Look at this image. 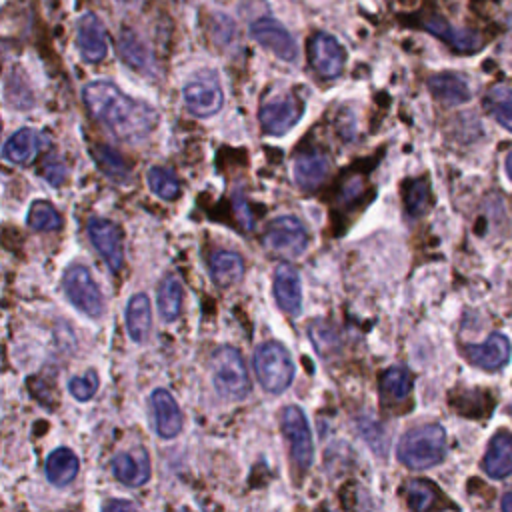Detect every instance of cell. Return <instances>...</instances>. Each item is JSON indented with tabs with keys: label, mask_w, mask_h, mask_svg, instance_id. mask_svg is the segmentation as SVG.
I'll return each instance as SVG.
<instances>
[{
	"label": "cell",
	"mask_w": 512,
	"mask_h": 512,
	"mask_svg": "<svg viewBox=\"0 0 512 512\" xmlns=\"http://www.w3.org/2000/svg\"><path fill=\"white\" fill-rule=\"evenodd\" d=\"M150 300L146 294H134L126 304V328L134 342H144L150 332Z\"/></svg>",
	"instance_id": "cell-23"
},
{
	"label": "cell",
	"mask_w": 512,
	"mask_h": 512,
	"mask_svg": "<svg viewBox=\"0 0 512 512\" xmlns=\"http://www.w3.org/2000/svg\"><path fill=\"white\" fill-rule=\"evenodd\" d=\"M112 474L122 484L136 488L146 484L150 478V464L146 458V452H120L112 458Z\"/></svg>",
	"instance_id": "cell-18"
},
{
	"label": "cell",
	"mask_w": 512,
	"mask_h": 512,
	"mask_svg": "<svg viewBox=\"0 0 512 512\" xmlns=\"http://www.w3.org/2000/svg\"><path fill=\"white\" fill-rule=\"evenodd\" d=\"M254 372L266 392H284L294 378V364L280 342H264L254 352Z\"/></svg>",
	"instance_id": "cell-3"
},
{
	"label": "cell",
	"mask_w": 512,
	"mask_h": 512,
	"mask_svg": "<svg viewBox=\"0 0 512 512\" xmlns=\"http://www.w3.org/2000/svg\"><path fill=\"white\" fill-rule=\"evenodd\" d=\"M426 204H428V182L414 180L406 190V208L412 216H418L424 212Z\"/></svg>",
	"instance_id": "cell-34"
},
{
	"label": "cell",
	"mask_w": 512,
	"mask_h": 512,
	"mask_svg": "<svg viewBox=\"0 0 512 512\" xmlns=\"http://www.w3.org/2000/svg\"><path fill=\"white\" fill-rule=\"evenodd\" d=\"M328 174V160L320 152L300 154L294 162V180L302 190H314Z\"/></svg>",
	"instance_id": "cell-21"
},
{
	"label": "cell",
	"mask_w": 512,
	"mask_h": 512,
	"mask_svg": "<svg viewBox=\"0 0 512 512\" xmlns=\"http://www.w3.org/2000/svg\"><path fill=\"white\" fill-rule=\"evenodd\" d=\"M426 28L432 34H436L438 38H442L444 42H448L452 48L460 50V52H472L480 46V38L474 32L464 30V28H456V26L444 22V20L434 18V20L426 22Z\"/></svg>",
	"instance_id": "cell-25"
},
{
	"label": "cell",
	"mask_w": 512,
	"mask_h": 512,
	"mask_svg": "<svg viewBox=\"0 0 512 512\" xmlns=\"http://www.w3.org/2000/svg\"><path fill=\"white\" fill-rule=\"evenodd\" d=\"M44 178L50 182V184H60L62 182V178H64V166L62 164H50V166H46V170H44Z\"/></svg>",
	"instance_id": "cell-36"
},
{
	"label": "cell",
	"mask_w": 512,
	"mask_h": 512,
	"mask_svg": "<svg viewBox=\"0 0 512 512\" xmlns=\"http://www.w3.org/2000/svg\"><path fill=\"white\" fill-rule=\"evenodd\" d=\"M264 244L274 254L296 258L308 246V232L296 216H278L268 224Z\"/></svg>",
	"instance_id": "cell-6"
},
{
	"label": "cell",
	"mask_w": 512,
	"mask_h": 512,
	"mask_svg": "<svg viewBox=\"0 0 512 512\" xmlns=\"http://www.w3.org/2000/svg\"><path fill=\"white\" fill-rule=\"evenodd\" d=\"M506 172H508V176H510V180H512V150H510V154L506 156Z\"/></svg>",
	"instance_id": "cell-39"
},
{
	"label": "cell",
	"mask_w": 512,
	"mask_h": 512,
	"mask_svg": "<svg viewBox=\"0 0 512 512\" xmlns=\"http://www.w3.org/2000/svg\"><path fill=\"white\" fill-rule=\"evenodd\" d=\"M468 360L484 370H498L510 358V342L502 332H494L486 342L466 348Z\"/></svg>",
	"instance_id": "cell-15"
},
{
	"label": "cell",
	"mask_w": 512,
	"mask_h": 512,
	"mask_svg": "<svg viewBox=\"0 0 512 512\" xmlns=\"http://www.w3.org/2000/svg\"><path fill=\"white\" fill-rule=\"evenodd\" d=\"M120 54L122 58L136 70L148 72L150 70V56L144 50L142 42L132 34V32H124L120 38Z\"/></svg>",
	"instance_id": "cell-32"
},
{
	"label": "cell",
	"mask_w": 512,
	"mask_h": 512,
	"mask_svg": "<svg viewBox=\"0 0 512 512\" xmlns=\"http://www.w3.org/2000/svg\"><path fill=\"white\" fill-rule=\"evenodd\" d=\"M302 116V102L294 96H280L274 100H268L260 112L258 120L268 134H284L288 132Z\"/></svg>",
	"instance_id": "cell-12"
},
{
	"label": "cell",
	"mask_w": 512,
	"mask_h": 512,
	"mask_svg": "<svg viewBox=\"0 0 512 512\" xmlns=\"http://www.w3.org/2000/svg\"><path fill=\"white\" fill-rule=\"evenodd\" d=\"M150 406L154 414V428L160 438H174L182 430V414L168 390H154L150 396Z\"/></svg>",
	"instance_id": "cell-14"
},
{
	"label": "cell",
	"mask_w": 512,
	"mask_h": 512,
	"mask_svg": "<svg viewBox=\"0 0 512 512\" xmlns=\"http://www.w3.org/2000/svg\"><path fill=\"white\" fill-rule=\"evenodd\" d=\"M64 292L68 300L86 316L98 318L104 312V298L90 272L84 266H70L64 274Z\"/></svg>",
	"instance_id": "cell-7"
},
{
	"label": "cell",
	"mask_w": 512,
	"mask_h": 512,
	"mask_svg": "<svg viewBox=\"0 0 512 512\" xmlns=\"http://www.w3.org/2000/svg\"><path fill=\"white\" fill-rule=\"evenodd\" d=\"M210 272H212V280L218 286L228 288L242 278V272H244L242 256L236 252H230V250L216 252L210 258Z\"/></svg>",
	"instance_id": "cell-24"
},
{
	"label": "cell",
	"mask_w": 512,
	"mask_h": 512,
	"mask_svg": "<svg viewBox=\"0 0 512 512\" xmlns=\"http://www.w3.org/2000/svg\"><path fill=\"white\" fill-rule=\"evenodd\" d=\"M282 432L290 444L292 464L300 472H306L314 458V446H312V432H310L306 414L302 412L300 406L292 404L282 410Z\"/></svg>",
	"instance_id": "cell-5"
},
{
	"label": "cell",
	"mask_w": 512,
	"mask_h": 512,
	"mask_svg": "<svg viewBox=\"0 0 512 512\" xmlns=\"http://www.w3.org/2000/svg\"><path fill=\"white\" fill-rule=\"evenodd\" d=\"M308 56L312 68L322 78H336L342 72L346 60V52L340 46V42L326 32H320L312 38L308 46Z\"/></svg>",
	"instance_id": "cell-11"
},
{
	"label": "cell",
	"mask_w": 512,
	"mask_h": 512,
	"mask_svg": "<svg viewBox=\"0 0 512 512\" xmlns=\"http://www.w3.org/2000/svg\"><path fill=\"white\" fill-rule=\"evenodd\" d=\"M212 374L218 394L228 400H242L250 390L244 360L232 346H224L214 354Z\"/></svg>",
	"instance_id": "cell-4"
},
{
	"label": "cell",
	"mask_w": 512,
	"mask_h": 512,
	"mask_svg": "<svg viewBox=\"0 0 512 512\" xmlns=\"http://www.w3.org/2000/svg\"><path fill=\"white\" fill-rule=\"evenodd\" d=\"M250 36L270 50L276 58L284 62H296L298 60V44L294 36L274 18H258L250 26Z\"/></svg>",
	"instance_id": "cell-8"
},
{
	"label": "cell",
	"mask_w": 512,
	"mask_h": 512,
	"mask_svg": "<svg viewBox=\"0 0 512 512\" xmlns=\"http://www.w3.org/2000/svg\"><path fill=\"white\" fill-rule=\"evenodd\" d=\"M68 390L80 402L90 400L96 394V390H98V376H96V372L88 370L84 376H74L70 380V384H68Z\"/></svg>",
	"instance_id": "cell-33"
},
{
	"label": "cell",
	"mask_w": 512,
	"mask_h": 512,
	"mask_svg": "<svg viewBox=\"0 0 512 512\" xmlns=\"http://www.w3.org/2000/svg\"><path fill=\"white\" fill-rule=\"evenodd\" d=\"M274 296L278 306L288 314H298L302 306L300 274L290 264H278L274 272Z\"/></svg>",
	"instance_id": "cell-17"
},
{
	"label": "cell",
	"mask_w": 512,
	"mask_h": 512,
	"mask_svg": "<svg viewBox=\"0 0 512 512\" xmlns=\"http://www.w3.org/2000/svg\"><path fill=\"white\" fill-rule=\"evenodd\" d=\"M434 500V494H432V488L420 480H414L408 484V504L410 508L414 510H426L430 508Z\"/></svg>",
	"instance_id": "cell-35"
},
{
	"label": "cell",
	"mask_w": 512,
	"mask_h": 512,
	"mask_svg": "<svg viewBox=\"0 0 512 512\" xmlns=\"http://www.w3.org/2000/svg\"><path fill=\"white\" fill-rule=\"evenodd\" d=\"M412 390V376L404 366H392L382 374L380 394L382 402H400Z\"/></svg>",
	"instance_id": "cell-26"
},
{
	"label": "cell",
	"mask_w": 512,
	"mask_h": 512,
	"mask_svg": "<svg viewBox=\"0 0 512 512\" xmlns=\"http://www.w3.org/2000/svg\"><path fill=\"white\" fill-rule=\"evenodd\" d=\"M182 306V286L174 276H166L158 286V310L166 322L176 320Z\"/></svg>",
	"instance_id": "cell-28"
},
{
	"label": "cell",
	"mask_w": 512,
	"mask_h": 512,
	"mask_svg": "<svg viewBox=\"0 0 512 512\" xmlns=\"http://www.w3.org/2000/svg\"><path fill=\"white\" fill-rule=\"evenodd\" d=\"M482 470L494 478H506L512 474V434L500 430L488 442L486 454L482 458Z\"/></svg>",
	"instance_id": "cell-16"
},
{
	"label": "cell",
	"mask_w": 512,
	"mask_h": 512,
	"mask_svg": "<svg viewBox=\"0 0 512 512\" xmlns=\"http://www.w3.org/2000/svg\"><path fill=\"white\" fill-rule=\"evenodd\" d=\"M94 158H96V164L98 168L114 182H128L130 178V170L124 162V158L110 146H96L94 148Z\"/></svg>",
	"instance_id": "cell-29"
},
{
	"label": "cell",
	"mask_w": 512,
	"mask_h": 512,
	"mask_svg": "<svg viewBox=\"0 0 512 512\" xmlns=\"http://www.w3.org/2000/svg\"><path fill=\"white\" fill-rule=\"evenodd\" d=\"M104 508H134L130 502H108Z\"/></svg>",
	"instance_id": "cell-38"
},
{
	"label": "cell",
	"mask_w": 512,
	"mask_h": 512,
	"mask_svg": "<svg viewBox=\"0 0 512 512\" xmlns=\"http://www.w3.org/2000/svg\"><path fill=\"white\" fill-rule=\"evenodd\" d=\"M82 98L90 114L120 140H142L158 124V114L152 106L126 96L112 82L96 80L86 84Z\"/></svg>",
	"instance_id": "cell-1"
},
{
	"label": "cell",
	"mask_w": 512,
	"mask_h": 512,
	"mask_svg": "<svg viewBox=\"0 0 512 512\" xmlns=\"http://www.w3.org/2000/svg\"><path fill=\"white\" fill-rule=\"evenodd\" d=\"M428 88L430 92L444 104L456 106V104H464L470 100V88L468 82L454 74V72H442L436 74L428 80Z\"/></svg>",
	"instance_id": "cell-20"
},
{
	"label": "cell",
	"mask_w": 512,
	"mask_h": 512,
	"mask_svg": "<svg viewBox=\"0 0 512 512\" xmlns=\"http://www.w3.org/2000/svg\"><path fill=\"white\" fill-rule=\"evenodd\" d=\"M184 102L188 110L196 116H212L222 108L224 96L222 88L216 80L214 74L204 72L194 76L186 86H184Z\"/></svg>",
	"instance_id": "cell-9"
},
{
	"label": "cell",
	"mask_w": 512,
	"mask_h": 512,
	"mask_svg": "<svg viewBox=\"0 0 512 512\" xmlns=\"http://www.w3.org/2000/svg\"><path fill=\"white\" fill-rule=\"evenodd\" d=\"M78 50L86 62H100L104 60L108 52V42H106V32L98 16L94 14H84L78 20Z\"/></svg>",
	"instance_id": "cell-13"
},
{
	"label": "cell",
	"mask_w": 512,
	"mask_h": 512,
	"mask_svg": "<svg viewBox=\"0 0 512 512\" xmlns=\"http://www.w3.org/2000/svg\"><path fill=\"white\" fill-rule=\"evenodd\" d=\"M44 474L50 484L54 486H66L70 484L78 474V458L70 448H56L46 458Z\"/></svg>",
	"instance_id": "cell-22"
},
{
	"label": "cell",
	"mask_w": 512,
	"mask_h": 512,
	"mask_svg": "<svg viewBox=\"0 0 512 512\" xmlns=\"http://www.w3.org/2000/svg\"><path fill=\"white\" fill-rule=\"evenodd\" d=\"M486 108L496 118L500 126L512 132V88L510 86H494L486 94Z\"/></svg>",
	"instance_id": "cell-27"
},
{
	"label": "cell",
	"mask_w": 512,
	"mask_h": 512,
	"mask_svg": "<svg viewBox=\"0 0 512 512\" xmlns=\"http://www.w3.org/2000/svg\"><path fill=\"white\" fill-rule=\"evenodd\" d=\"M500 506H502V510H506V512H512V492L504 494V498H502Z\"/></svg>",
	"instance_id": "cell-37"
},
{
	"label": "cell",
	"mask_w": 512,
	"mask_h": 512,
	"mask_svg": "<svg viewBox=\"0 0 512 512\" xmlns=\"http://www.w3.org/2000/svg\"><path fill=\"white\" fill-rule=\"evenodd\" d=\"M446 454V432L438 424H424L408 430L396 448L398 460L412 468L424 470L440 464Z\"/></svg>",
	"instance_id": "cell-2"
},
{
	"label": "cell",
	"mask_w": 512,
	"mask_h": 512,
	"mask_svg": "<svg viewBox=\"0 0 512 512\" xmlns=\"http://www.w3.org/2000/svg\"><path fill=\"white\" fill-rule=\"evenodd\" d=\"M88 236L94 248L104 258L106 266L112 272H118L124 262V242L120 228L106 218H92L88 222Z\"/></svg>",
	"instance_id": "cell-10"
},
{
	"label": "cell",
	"mask_w": 512,
	"mask_h": 512,
	"mask_svg": "<svg viewBox=\"0 0 512 512\" xmlns=\"http://www.w3.org/2000/svg\"><path fill=\"white\" fill-rule=\"evenodd\" d=\"M26 220H28V226H30L32 230H38V232L58 230L60 224H62V218H60V214L56 212V208H54L50 202H44V200L32 202Z\"/></svg>",
	"instance_id": "cell-30"
},
{
	"label": "cell",
	"mask_w": 512,
	"mask_h": 512,
	"mask_svg": "<svg viewBox=\"0 0 512 512\" xmlns=\"http://www.w3.org/2000/svg\"><path fill=\"white\" fill-rule=\"evenodd\" d=\"M42 146V136L34 128L16 130L4 144L2 154L12 164H28L36 158Z\"/></svg>",
	"instance_id": "cell-19"
},
{
	"label": "cell",
	"mask_w": 512,
	"mask_h": 512,
	"mask_svg": "<svg viewBox=\"0 0 512 512\" xmlns=\"http://www.w3.org/2000/svg\"><path fill=\"white\" fill-rule=\"evenodd\" d=\"M148 184L152 188V192L164 200H176L180 194V184L178 178L174 176L172 170L168 168H152L148 172Z\"/></svg>",
	"instance_id": "cell-31"
}]
</instances>
